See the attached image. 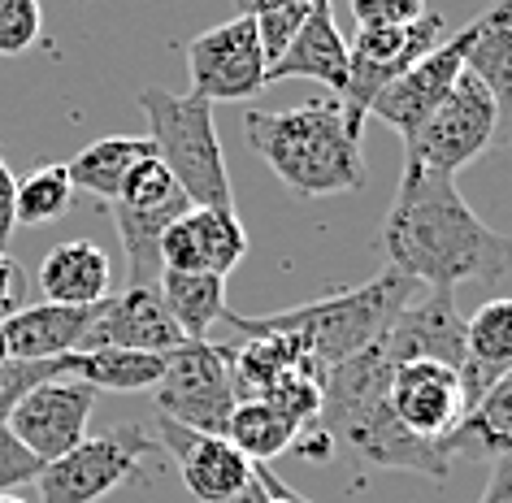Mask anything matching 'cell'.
I'll return each mask as SVG.
<instances>
[{
	"label": "cell",
	"mask_w": 512,
	"mask_h": 503,
	"mask_svg": "<svg viewBox=\"0 0 512 503\" xmlns=\"http://www.w3.org/2000/svg\"><path fill=\"white\" fill-rule=\"evenodd\" d=\"M113 287V265L105 248L92 239H70L57 243L40 265V291L48 304H70V308H92L109 300Z\"/></svg>",
	"instance_id": "cell-22"
},
{
	"label": "cell",
	"mask_w": 512,
	"mask_h": 503,
	"mask_svg": "<svg viewBox=\"0 0 512 503\" xmlns=\"http://www.w3.org/2000/svg\"><path fill=\"white\" fill-rule=\"evenodd\" d=\"M291 447H296L304 460H313V464H330V460H335V443H330V434H322L317 425H313L309 434L300 430V434H296V443H291Z\"/></svg>",
	"instance_id": "cell-38"
},
{
	"label": "cell",
	"mask_w": 512,
	"mask_h": 503,
	"mask_svg": "<svg viewBox=\"0 0 512 503\" xmlns=\"http://www.w3.org/2000/svg\"><path fill=\"white\" fill-rule=\"evenodd\" d=\"M421 291V282L382 269L378 278L361 282V287H343L322 300H309L287 313H270V317H239L226 313V321L239 334H283L300 347L304 356H313L322 369L339 365L365 347L382 343V334L391 330V321L400 317V308Z\"/></svg>",
	"instance_id": "cell-4"
},
{
	"label": "cell",
	"mask_w": 512,
	"mask_h": 503,
	"mask_svg": "<svg viewBox=\"0 0 512 503\" xmlns=\"http://www.w3.org/2000/svg\"><path fill=\"white\" fill-rule=\"evenodd\" d=\"M157 295L183 339H209L217 321H226V278L222 274H178V269H161Z\"/></svg>",
	"instance_id": "cell-27"
},
{
	"label": "cell",
	"mask_w": 512,
	"mask_h": 503,
	"mask_svg": "<svg viewBox=\"0 0 512 503\" xmlns=\"http://www.w3.org/2000/svg\"><path fill=\"white\" fill-rule=\"evenodd\" d=\"M300 5H317V0H300Z\"/></svg>",
	"instance_id": "cell-42"
},
{
	"label": "cell",
	"mask_w": 512,
	"mask_h": 503,
	"mask_svg": "<svg viewBox=\"0 0 512 503\" xmlns=\"http://www.w3.org/2000/svg\"><path fill=\"white\" fill-rule=\"evenodd\" d=\"M495 135H499V109L491 92L469 70H460L452 92L430 109V118L417 126L413 139H404V161L456 178L486 148H495Z\"/></svg>",
	"instance_id": "cell-7"
},
{
	"label": "cell",
	"mask_w": 512,
	"mask_h": 503,
	"mask_svg": "<svg viewBox=\"0 0 512 503\" xmlns=\"http://www.w3.org/2000/svg\"><path fill=\"white\" fill-rule=\"evenodd\" d=\"M469 35L473 31L465 27L460 35H452V40H443L439 48H430L417 66H408L400 79L382 87L369 113H374L378 122H387L400 139H413V131L430 118V109L439 105L447 92H452V83L460 79V70H465Z\"/></svg>",
	"instance_id": "cell-15"
},
{
	"label": "cell",
	"mask_w": 512,
	"mask_h": 503,
	"mask_svg": "<svg viewBox=\"0 0 512 503\" xmlns=\"http://www.w3.org/2000/svg\"><path fill=\"white\" fill-rule=\"evenodd\" d=\"M439 451L447 460H456V456H465V460L512 456V369L456 421V430L443 438Z\"/></svg>",
	"instance_id": "cell-23"
},
{
	"label": "cell",
	"mask_w": 512,
	"mask_h": 503,
	"mask_svg": "<svg viewBox=\"0 0 512 503\" xmlns=\"http://www.w3.org/2000/svg\"><path fill=\"white\" fill-rule=\"evenodd\" d=\"M61 378V360H0V421L14 412V404L31 386Z\"/></svg>",
	"instance_id": "cell-32"
},
{
	"label": "cell",
	"mask_w": 512,
	"mask_h": 503,
	"mask_svg": "<svg viewBox=\"0 0 512 503\" xmlns=\"http://www.w3.org/2000/svg\"><path fill=\"white\" fill-rule=\"evenodd\" d=\"M183 339V330L174 326V317L165 313L157 287H126L109 300H100L96 321L87 330V339L79 352L92 347H126V352H174Z\"/></svg>",
	"instance_id": "cell-17"
},
{
	"label": "cell",
	"mask_w": 512,
	"mask_h": 503,
	"mask_svg": "<svg viewBox=\"0 0 512 503\" xmlns=\"http://www.w3.org/2000/svg\"><path fill=\"white\" fill-rule=\"evenodd\" d=\"M157 443L170 451L183 486L191 490V499L200 503H235L243 490L252 486L256 464L248 456H239L222 434H196L187 425H178L170 417H157Z\"/></svg>",
	"instance_id": "cell-12"
},
{
	"label": "cell",
	"mask_w": 512,
	"mask_h": 503,
	"mask_svg": "<svg viewBox=\"0 0 512 503\" xmlns=\"http://www.w3.org/2000/svg\"><path fill=\"white\" fill-rule=\"evenodd\" d=\"M439 35H443L439 9H426L417 22H404V27H356V40H348V83L335 96L356 135L365 131V118L382 87L400 79L408 66H417L430 48H439L443 44Z\"/></svg>",
	"instance_id": "cell-9"
},
{
	"label": "cell",
	"mask_w": 512,
	"mask_h": 503,
	"mask_svg": "<svg viewBox=\"0 0 512 503\" xmlns=\"http://www.w3.org/2000/svg\"><path fill=\"white\" fill-rule=\"evenodd\" d=\"M478 503H512V456H495L491 460V477Z\"/></svg>",
	"instance_id": "cell-37"
},
{
	"label": "cell",
	"mask_w": 512,
	"mask_h": 503,
	"mask_svg": "<svg viewBox=\"0 0 512 503\" xmlns=\"http://www.w3.org/2000/svg\"><path fill=\"white\" fill-rule=\"evenodd\" d=\"M70 200H74V187H70L66 165H40V170H31L27 178H18V196H14L18 226L57 222V217L70 209Z\"/></svg>",
	"instance_id": "cell-29"
},
{
	"label": "cell",
	"mask_w": 512,
	"mask_h": 503,
	"mask_svg": "<svg viewBox=\"0 0 512 503\" xmlns=\"http://www.w3.org/2000/svg\"><path fill=\"white\" fill-rule=\"evenodd\" d=\"M430 9V0H352L356 27H404Z\"/></svg>",
	"instance_id": "cell-34"
},
{
	"label": "cell",
	"mask_w": 512,
	"mask_h": 503,
	"mask_svg": "<svg viewBox=\"0 0 512 503\" xmlns=\"http://www.w3.org/2000/svg\"><path fill=\"white\" fill-rule=\"evenodd\" d=\"M187 70H191V96L209 100V105L256 100L265 92V70H270L256 22L235 14L222 27H209L196 40H187Z\"/></svg>",
	"instance_id": "cell-10"
},
{
	"label": "cell",
	"mask_w": 512,
	"mask_h": 503,
	"mask_svg": "<svg viewBox=\"0 0 512 503\" xmlns=\"http://www.w3.org/2000/svg\"><path fill=\"white\" fill-rule=\"evenodd\" d=\"M174 200H187V196L178 191L170 170H165L157 157H148L126 174V183H122L113 204H126V209H161V204H174Z\"/></svg>",
	"instance_id": "cell-30"
},
{
	"label": "cell",
	"mask_w": 512,
	"mask_h": 503,
	"mask_svg": "<svg viewBox=\"0 0 512 503\" xmlns=\"http://www.w3.org/2000/svg\"><path fill=\"white\" fill-rule=\"evenodd\" d=\"M0 503H31V499H22V495H0Z\"/></svg>",
	"instance_id": "cell-40"
},
{
	"label": "cell",
	"mask_w": 512,
	"mask_h": 503,
	"mask_svg": "<svg viewBox=\"0 0 512 503\" xmlns=\"http://www.w3.org/2000/svg\"><path fill=\"white\" fill-rule=\"evenodd\" d=\"M391 369L395 365L382 343L330 365L322 373V408H317L313 425L330 434L335 451L343 447L361 464L443 482L452 473V460L439 451V443L413 438L391 412Z\"/></svg>",
	"instance_id": "cell-2"
},
{
	"label": "cell",
	"mask_w": 512,
	"mask_h": 503,
	"mask_svg": "<svg viewBox=\"0 0 512 503\" xmlns=\"http://www.w3.org/2000/svg\"><path fill=\"white\" fill-rule=\"evenodd\" d=\"M165 373V356L157 352H126V347H92V352L61 356V378H74L92 391L139 395L152 391Z\"/></svg>",
	"instance_id": "cell-24"
},
{
	"label": "cell",
	"mask_w": 512,
	"mask_h": 503,
	"mask_svg": "<svg viewBox=\"0 0 512 503\" xmlns=\"http://www.w3.org/2000/svg\"><path fill=\"white\" fill-rule=\"evenodd\" d=\"M243 139L300 200L352 196L369 183L361 135L348 126L335 96L304 100L287 113L243 109Z\"/></svg>",
	"instance_id": "cell-3"
},
{
	"label": "cell",
	"mask_w": 512,
	"mask_h": 503,
	"mask_svg": "<svg viewBox=\"0 0 512 503\" xmlns=\"http://www.w3.org/2000/svg\"><path fill=\"white\" fill-rule=\"evenodd\" d=\"M512 369V300H491L465 321V360H460V404L465 412Z\"/></svg>",
	"instance_id": "cell-20"
},
{
	"label": "cell",
	"mask_w": 512,
	"mask_h": 503,
	"mask_svg": "<svg viewBox=\"0 0 512 503\" xmlns=\"http://www.w3.org/2000/svg\"><path fill=\"white\" fill-rule=\"evenodd\" d=\"M148 157H157V152H152V139L105 135V139H96V144H87L83 152H74V157L66 161V174H70L74 191H87L92 200L113 204L122 183H126V174Z\"/></svg>",
	"instance_id": "cell-25"
},
{
	"label": "cell",
	"mask_w": 512,
	"mask_h": 503,
	"mask_svg": "<svg viewBox=\"0 0 512 503\" xmlns=\"http://www.w3.org/2000/svg\"><path fill=\"white\" fill-rule=\"evenodd\" d=\"M40 469H44V460L31 456L14 438V430L0 421V495H9V490H18V486H31L35 477H40Z\"/></svg>",
	"instance_id": "cell-33"
},
{
	"label": "cell",
	"mask_w": 512,
	"mask_h": 503,
	"mask_svg": "<svg viewBox=\"0 0 512 503\" xmlns=\"http://www.w3.org/2000/svg\"><path fill=\"white\" fill-rule=\"evenodd\" d=\"M391 365L404 360H434V365L460 369L465 360V317L456 308V291L421 287L413 300L400 308L391 330L382 334Z\"/></svg>",
	"instance_id": "cell-13"
},
{
	"label": "cell",
	"mask_w": 512,
	"mask_h": 503,
	"mask_svg": "<svg viewBox=\"0 0 512 503\" xmlns=\"http://www.w3.org/2000/svg\"><path fill=\"white\" fill-rule=\"evenodd\" d=\"M469 48H465V70L491 92L499 109V135L512 126V0H495L478 18L469 22Z\"/></svg>",
	"instance_id": "cell-21"
},
{
	"label": "cell",
	"mask_w": 512,
	"mask_h": 503,
	"mask_svg": "<svg viewBox=\"0 0 512 503\" xmlns=\"http://www.w3.org/2000/svg\"><path fill=\"white\" fill-rule=\"evenodd\" d=\"M499 144H512V126H508V131H504V139H499Z\"/></svg>",
	"instance_id": "cell-41"
},
{
	"label": "cell",
	"mask_w": 512,
	"mask_h": 503,
	"mask_svg": "<svg viewBox=\"0 0 512 503\" xmlns=\"http://www.w3.org/2000/svg\"><path fill=\"white\" fill-rule=\"evenodd\" d=\"M14 196H18V178H14V170H9L5 152H0V252L9 248V239H14V226H18Z\"/></svg>",
	"instance_id": "cell-36"
},
{
	"label": "cell",
	"mask_w": 512,
	"mask_h": 503,
	"mask_svg": "<svg viewBox=\"0 0 512 503\" xmlns=\"http://www.w3.org/2000/svg\"><path fill=\"white\" fill-rule=\"evenodd\" d=\"M300 430H304L300 421H291L287 412H278L274 404H265V399H239L226 421V443L235 447L239 456H248L252 464H270L274 456H283V451L296 443Z\"/></svg>",
	"instance_id": "cell-28"
},
{
	"label": "cell",
	"mask_w": 512,
	"mask_h": 503,
	"mask_svg": "<svg viewBox=\"0 0 512 503\" xmlns=\"http://www.w3.org/2000/svg\"><path fill=\"white\" fill-rule=\"evenodd\" d=\"M191 200H174L161 209H126V204H109L113 230L126 252V287H157L161 278V235L178 213H187Z\"/></svg>",
	"instance_id": "cell-26"
},
{
	"label": "cell",
	"mask_w": 512,
	"mask_h": 503,
	"mask_svg": "<svg viewBox=\"0 0 512 503\" xmlns=\"http://www.w3.org/2000/svg\"><path fill=\"white\" fill-rule=\"evenodd\" d=\"M243 256H248V230H243L235 209H200V204H191L161 235V269H178V274L230 278V269Z\"/></svg>",
	"instance_id": "cell-14"
},
{
	"label": "cell",
	"mask_w": 512,
	"mask_h": 503,
	"mask_svg": "<svg viewBox=\"0 0 512 503\" xmlns=\"http://www.w3.org/2000/svg\"><path fill=\"white\" fill-rule=\"evenodd\" d=\"M152 447L157 443L144 425H118L48 460L31 486L40 490V503H100L109 490L144 477V456H152Z\"/></svg>",
	"instance_id": "cell-8"
},
{
	"label": "cell",
	"mask_w": 512,
	"mask_h": 503,
	"mask_svg": "<svg viewBox=\"0 0 512 503\" xmlns=\"http://www.w3.org/2000/svg\"><path fill=\"white\" fill-rule=\"evenodd\" d=\"M92 412H96L92 386H83L74 378H48L18 399L14 412L5 417V425L14 430V438L31 456H40L48 464L83 443Z\"/></svg>",
	"instance_id": "cell-11"
},
{
	"label": "cell",
	"mask_w": 512,
	"mask_h": 503,
	"mask_svg": "<svg viewBox=\"0 0 512 503\" xmlns=\"http://www.w3.org/2000/svg\"><path fill=\"white\" fill-rule=\"evenodd\" d=\"M44 9L40 0H0V57H18L40 44Z\"/></svg>",
	"instance_id": "cell-31"
},
{
	"label": "cell",
	"mask_w": 512,
	"mask_h": 503,
	"mask_svg": "<svg viewBox=\"0 0 512 503\" xmlns=\"http://www.w3.org/2000/svg\"><path fill=\"white\" fill-rule=\"evenodd\" d=\"M27 308V269H22L9 252H0V321Z\"/></svg>",
	"instance_id": "cell-35"
},
{
	"label": "cell",
	"mask_w": 512,
	"mask_h": 503,
	"mask_svg": "<svg viewBox=\"0 0 512 503\" xmlns=\"http://www.w3.org/2000/svg\"><path fill=\"white\" fill-rule=\"evenodd\" d=\"M283 79H317L326 83L330 96L343 92V83H348V40H343L330 0H317L309 18L300 22V31L291 35V44L270 61L265 87Z\"/></svg>",
	"instance_id": "cell-18"
},
{
	"label": "cell",
	"mask_w": 512,
	"mask_h": 503,
	"mask_svg": "<svg viewBox=\"0 0 512 503\" xmlns=\"http://www.w3.org/2000/svg\"><path fill=\"white\" fill-rule=\"evenodd\" d=\"M256 473H261L265 490H270V499H265V503H309V495H300L296 486H287V482H283V477H278L274 469H265V464H256Z\"/></svg>",
	"instance_id": "cell-39"
},
{
	"label": "cell",
	"mask_w": 512,
	"mask_h": 503,
	"mask_svg": "<svg viewBox=\"0 0 512 503\" xmlns=\"http://www.w3.org/2000/svg\"><path fill=\"white\" fill-rule=\"evenodd\" d=\"M139 109L148 118L152 152L170 170L178 191L200 209H235L226 152L222 139H217L209 100L191 92H170V87H144Z\"/></svg>",
	"instance_id": "cell-5"
},
{
	"label": "cell",
	"mask_w": 512,
	"mask_h": 503,
	"mask_svg": "<svg viewBox=\"0 0 512 503\" xmlns=\"http://www.w3.org/2000/svg\"><path fill=\"white\" fill-rule=\"evenodd\" d=\"M391 412L421 443H443L465 417L456 369L434 360H404L391 369Z\"/></svg>",
	"instance_id": "cell-16"
},
{
	"label": "cell",
	"mask_w": 512,
	"mask_h": 503,
	"mask_svg": "<svg viewBox=\"0 0 512 503\" xmlns=\"http://www.w3.org/2000/svg\"><path fill=\"white\" fill-rule=\"evenodd\" d=\"M309 503H317V499H309Z\"/></svg>",
	"instance_id": "cell-43"
},
{
	"label": "cell",
	"mask_w": 512,
	"mask_h": 503,
	"mask_svg": "<svg viewBox=\"0 0 512 503\" xmlns=\"http://www.w3.org/2000/svg\"><path fill=\"white\" fill-rule=\"evenodd\" d=\"M79 5H83V0H79Z\"/></svg>",
	"instance_id": "cell-44"
},
{
	"label": "cell",
	"mask_w": 512,
	"mask_h": 503,
	"mask_svg": "<svg viewBox=\"0 0 512 503\" xmlns=\"http://www.w3.org/2000/svg\"><path fill=\"white\" fill-rule=\"evenodd\" d=\"M157 417H170L196 434H222L235 412V373H230V343L187 339L165 352V373L152 386Z\"/></svg>",
	"instance_id": "cell-6"
},
{
	"label": "cell",
	"mask_w": 512,
	"mask_h": 503,
	"mask_svg": "<svg viewBox=\"0 0 512 503\" xmlns=\"http://www.w3.org/2000/svg\"><path fill=\"white\" fill-rule=\"evenodd\" d=\"M96 308H70V304H27L22 313L0 321V352L5 360H61L79 352L87 330L96 321Z\"/></svg>",
	"instance_id": "cell-19"
},
{
	"label": "cell",
	"mask_w": 512,
	"mask_h": 503,
	"mask_svg": "<svg viewBox=\"0 0 512 503\" xmlns=\"http://www.w3.org/2000/svg\"><path fill=\"white\" fill-rule=\"evenodd\" d=\"M378 248L387 269L443 291L460 282H499L512 269V235H499L469 209L452 174L408 161L382 217Z\"/></svg>",
	"instance_id": "cell-1"
}]
</instances>
